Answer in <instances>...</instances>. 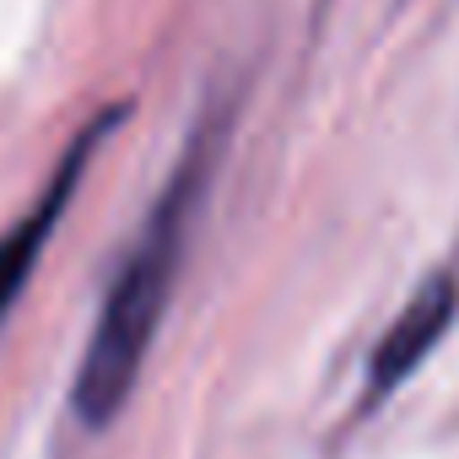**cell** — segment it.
<instances>
[{"mask_svg": "<svg viewBox=\"0 0 459 459\" xmlns=\"http://www.w3.org/2000/svg\"><path fill=\"white\" fill-rule=\"evenodd\" d=\"M200 195H205V141H195L184 152V162L173 168L162 200L141 221V233H135L108 298H103V314L87 335V351H82V368H76V384H71V405L87 427H108L125 411V400H130V389L146 368V351L157 341L168 292L178 281V260H184V244H189Z\"/></svg>", "mask_w": 459, "mask_h": 459, "instance_id": "cell-1", "label": "cell"}, {"mask_svg": "<svg viewBox=\"0 0 459 459\" xmlns=\"http://www.w3.org/2000/svg\"><path fill=\"white\" fill-rule=\"evenodd\" d=\"M119 114H108L103 125H92V130H82V141L71 146V157L60 162V173L49 178V189H44V200L12 227L6 238H0V319L12 314V303H17V292L28 287V276H33V265H39V255H44V244L55 238V221H60V211L71 205V195H76V178H82V168L92 162V152H98V141H103V130L114 125Z\"/></svg>", "mask_w": 459, "mask_h": 459, "instance_id": "cell-2", "label": "cell"}, {"mask_svg": "<svg viewBox=\"0 0 459 459\" xmlns=\"http://www.w3.org/2000/svg\"><path fill=\"white\" fill-rule=\"evenodd\" d=\"M454 303H459L454 276H437V281H427V287L400 308V319L389 325V335H384L378 351H373L368 400H384L400 378H411V373L421 368V357L443 341V330H448V319H454Z\"/></svg>", "mask_w": 459, "mask_h": 459, "instance_id": "cell-3", "label": "cell"}]
</instances>
